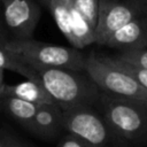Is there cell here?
I'll return each instance as SVG.
<instances>
[{"label":"cell","mask_w":147,"mask_h":147,"mask_svg":"<svg viewBox=\"0 0 147 147\" xmlns=\"http://www.w3.org/2000/svg\"><path fill=\"white\" fill-rule=\"evenodd\" d=\"M0 103L6 110V113L22 125L25 130L29 129L32 118L37 111V105L30 103L28 101L14 98V96H0Z\"/></svg>","instance_id":"obj_11"},{"label":"cell","mask_w":147,"mask_h":147,"mask_svg":"<svg viewBox=\"0 0 147 147\" xmlns=\"http://www.w3.org/2000/svg\"><path fill=\"white\" fill-rule=\"evenodd\" d=\"M5 70H10L16 74H20L26 79L30 75L29 65L24 64L18 59H16L10 52L6 49L2 44H0V92L5 85Z\"/></svg>","instance_id":"obj_14"},{"label":"cell","mask_w":147,"mask_h":147,"mask_svg":"<svg viewBox=\"0 0 147 147\" xmlns=\"http://www.w3.org/2000/svg\"><path fill=\"white\" fill-rule=\"evenodd\" d=\"M1 95L14 96L37 106L55 103L52 96L45 90V87L38 80H34V79H25L15 85L5 84L0 92V96Z\"/></svg>","instance_id":"obj_10"},{"label":"cell","mask_w":147,"mask_h":147,"mask_svg":"<svg viewBox=\"0 0 147 147\" xmlns=\"http://www.w3.org/2000/svg\"><path fill=\"white\" fill-rule=\"evenodd\" d=\"M106 123L130 142L147 147V101L101 93L96 102Z\"/></svg>","instance_id":"obj_2"},{"label":"cell","mask_w":147,"mask_h":147,"mask_svg":"<svg viewBox=\"0 0 147 147\" xmlns=\"http://www.w3.org/2000/svg\"><path fill=\"white\" fill-rule=\"evenodd\" d=\"M111 60L114 61V63L119 67L122 70H124L125 72H127L134 80H137L145 90H147V69H144V68H140L138 65H134V64H131V63H127L125 61H122L115 56H110Z\"/></svg>","instance_id":"obj_16"},{"label":"cell","mask_w":147,"mask_h":147,"mask_svg":"<svg viewBox=\"0 0 147 147\" xmlns=\"http://www.w3.org/2000/svg\"><path fill=\"white\" fill-rule=\"evenodd\" d=\"M37 1H38V2L40 3V5H44V6H46V7H47L51 0H37Z\"/></svg>","instance_id":"obj_22"},{"label":"cell","mask_w":147,"mask_h":147,"mask_svg":"<svg viewBox=\"0 0 147 147\" xmlns=\"http://www.w3.org/2000/svg\"><path fill=\"white\" fill-rule=\"evenodd\" d=\"M56 147H91V146L82 138L68 132L64 137L61 138Z\"/></svg>","instance_id":"obj_18"},{"label":"cell","mask_w":147,"mask_h":147,"mask_svg":"<svg viewBox=\"0 0 147 147\" xmlns=\"http://www.w3.org/2000/svg\"><path fill=\"white\" fill-rule=\"evenodd\" d=\"M115 57L125 61L127 63L138 65L140 68L147 69V47L140 48V49H132V51H125L118 53Z\"/></svg>","instance_id":"obj_17"},{"label":"cell","mask_w":147,"mask_h":147,"mask_svg":"<svg viewBox=\"0 0 147 147\" xmlns=\"http://www.w3.org/2000/svg\"><path fill=\"white\" fill-rule=\"evenodd\" d=\"M70 15H71V42H70L71 46L74 48L82 49L91 44H94L95 42L94 29L71 5H70Z\"/></svg>","instance_id":"obj_12"},{"label":"cell","mask_w":147,"mask_h":147,"mask_svg":"<svg viewBox=\"0 0 147 147\" xmlns=\"http://www.w3.org/2000/svg\"><path fill=\"white\" fill-rule=\"evenodd\" d=\"M142 11L144 0H99L94 44L103 46L113 32L140 16Z\"/></svg>","instance_id":"obj_6"},{"label":"cell","mask_w":147,"mask_h":147,"mask_svg":"<svg viewBox=\"0 0 147 147\" xmlns=\"http://www.w3.org/2000/svg\"><path fill=\"white\" fill-rule=\"evenodd\" d=\"M47 8L49 9L59 30L71 42V15L68 0H51Z\"/></svg>","instance_id":"obj_13"},{"label":"cell","mask_w":147,"mask_h":147,"mask_svg":"<svg viewBox=\"0 0 147 147\" xmlns=\"http://www.w3.org/2000/svg\"><path fill=\"white\" fill-rule=\"evenodd\" d=\"M84 71L95 83L101 93L147 101V90L117 67L110 56L90 53L85 60Z\"/></svg>","instance_id":"obj_5"},{"label":"cell","mask_w":147,"mask_h":147,"mask_svg":"<svg viewBox=\"0 0 147 147\" xmlns=\"http://www.w3.org/2000/svg\"><path fill=\"white\" fill-rule=\"evenodd\" d=\"M62 130H64L63 110L56 103L38 106L28 129L31 133L44 139H53L57 137Z\"/></svg>","instance_id":"obj_9"},{"label":"cell","mask_w":147,"mask_h":147,"mask_svg":"<svg viewBox=\"0 0 147 147\" xmlns=\"http://www.w3.org/2000/svg\"><path fill=\"white\" fill-rule=\"evenodd\" d=\"M8 39L7 37V32H6V29H5V25H3V21H2V13H1V3H0V44H5Z\"/></svg>","instance_id":"obj_20"},{"label":"cell","mask_w":147,"mask_h":147,"mask_svg":"<svg viewBox=\"0 0 147 147\" xmlns=\"http://www.w3.org/2000/svg\"><path fill=\"white\" fill-rule=\"evenodd\" d=\"M0 147H30L18 138L0 129Z\"/></svg>","instance_id":"obj_19"},{"label":"cell","mask_w":147,"mask_h":147,"mask_svg":"<svg viewBox=\"0 0 147 147\" xmlns=\"http://www.w3.org/2000/svg\"><path fill=\"white\" fill-rule=\"evenodd\" d=\"M64 130L85 140L91 147H141L118 134L91 106L63 111Z\"/></svg>","instance_id":"obj_4"},{"label":"cell","mask_w":147,"mask_h":147,"mask_svg":"<svg viewBox=\"0 0 147 147\" xmlns=\"http://www.w3.org/2000/svg\"><path fill=\"white\" fill-rule=\"evenodd\" d=\"M29 68L28 79L38 80L63 111L82 106L93 107L99 101L101 92L85 71L61 68Z\"/></svg>","instance_id":"obj_1"},{"label":"cell","mask_w":147,"mask_h":147,"mask_svg":"<svg viewBox=\"0 0 147 147\" xmlns=\"http://www.w3.org/2000/svg\"><path fill=\"white\" fill-rule=\"evenodd\" d=\"M142 15H144L145 21L147 23V0H144V11H142Z\"/></svg>","instance_id":"obj_21"},{"label":"cell","mask_w":147,"mask_h":147,"mask_svg":"<svg viewBox=\"0 0 147 147\" xmlns=\"http://www.w3.org/2000/svg\"><path fill=\"white\" fill-rule=\"evenodd\" d=\"M2 21L10 39H31L41 16L37 0H0Z\"/></svg>","instance_id":"obj_7"},{"label":"cell","mask_w":147,"mask_h":147,"mask_svg":"<svg viewBox=\"0 0 147 147\" xmlns=\"http://www.w3.org/2000/svg\"><path fill=\"white\" fill-rule=\"evenodd\" d=\"M103 46L119 49L121 52L147 47V23L144 15L141 14L113 32Z\"/></svg>","instance_id":"obj_8"},{"label":"cell","mask_w":147,"mask_h":147,"mask_svg":"<svg viewBox=\"0 0 147 147\" xmlns=\"http://www.w3.org/2000/svg\"><path fill=\"white\" fill-rule=\"evenodd\" d=\"M3 46L16 59L29 67L61 68L84 71L86 56L77 48L54 45L34 39L7 40Z\"/></svg>","instance_id":"obj_3"},{"label":"cell","mask_w":147,"mask_h":147,"mask_svg":"<svg viewBox=\"0 0 147 147\" xmlns=\"http://www.w3.org/2000/svg\"><path fill=\"white\" fill-rule=\"evenodd\" d=\"M70 5L87 21V23L95 29L98 20V3L99 0H68Z\"/></svg>","instance_id":"obj_15"}]
</instances>
